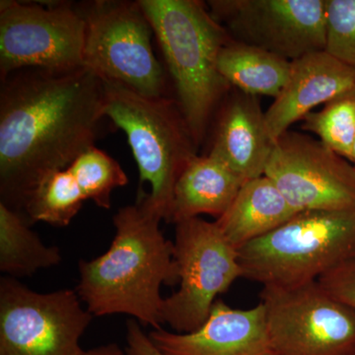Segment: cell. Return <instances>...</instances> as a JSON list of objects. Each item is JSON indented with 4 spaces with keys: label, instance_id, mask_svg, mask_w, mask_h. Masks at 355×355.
Returning a JSON list of instances; mask_svg holds the SVG:
<instances>
[{
    "label": "cell",
    "instance_id": "12",
    "mask_svg": "<svg viewBox=\"0 0 355 355\" xmlns=\"http://www.w3.org/2000/svg\"><path fill=\"white\" fill-rule=\"evenodd\" d=\"M265 176L298 211L355 209V167L320 140L284 132L273 144Z\"/></svg>",
    "mask_w": 355,
    "mask_h": 355
},
{
    "label": "cell",
    "instance_id": "28",
    "mask_svg": "<svg viewBox=\"0 0 355 355\" xmlns=\"http://www.w3.org/2000/svg\"><path fill=\"white\" fill-rule=\"evenodd\" d=\"M266 355H275V354H272V352H270V354H266Z\"/></svg>",
    "mask_w": 355,
    "mask_h": 355
},
{
    "label": "cell",
    "instance_id": "4",
    "mask_svg": "<svg viewBox=\"0 0 355 355\" xmlns=\"http://www.w3.org/2000/svg\"><path fill=\"white\" fill-rule=\"evenodd\" d=\"M104 83V81H103ZM104 116L125 132L139 166L140 184L149 193L137 202L169 221L175 184L198 155V146L177 100L149 97L113 83H104Z\"/></svg>",
    "mask_w": 355,
    "mask_h": 355
},
{
    "label": "cell",
    "instance_id": "18",
    "mask_svg": "<svg viewBox=\"0 0 355 355\" xmlns=\"http://www.w3.org/2000/svg\"><path fill=\"white\" fill-rule=\"evenodd\" d=\"M291 62L231 39L218 58V70L231 87L246 94L277 98L291 72Z\"/></svg>",
    "mask_w": 355,
    "mask_h": 355
},
{
    "label": "cell",
    "instance_id": "1",
    "mask_svg": "<svg viewBox=\"0 0 355 355\" xmlns=\"http://www.w3.org/2000/svg\"><path fill=\"white\" fill-rule=\"evenodd\" d=\"M104 95V83L85 67L22 69L1 79L0 203L22 214L44 175L95 146Z\"/></svg>",
    "mask_w": 355,
    "mask_h": 355
},
{
    "label": "cell",
    "instance_id": "2",
    "mask_svg": "<svg viewBox=\"0 0 355 355\" xmlns=\"http://www.w3.org/2000/svg\"><path fill=\"white\" fill-rule=\"evenodd\" d=\"M158 216L141 202L118 210L108 251L79 261L76 291L94 317L125 314L160 329L162 286L179 284L174 244L166 239Z\"/></svg>",
    "mask_w": 355,
    "mask_h": 355
},
{
    "label": "cell",
    "instance_id": "9",
    "mask_svg": "<svg viewBox=\"0 0 355 355\" xmlns=\"http://www.w3.org/2000/svg\"><path fill=\"white\" fill-rule=\"evenodd\" d=\"M76 289L40 293L0 279V355H78L93 320Z\"/></svg>",
    "mask_w": 355,
    "mask_h": 355
},
{
    "label": "cell",
    "instance_id": "3",
    "mask_svg": "<svg viewBox=\"0 0 355 355\" xmlns=\"http://www.w3.org/2000/svg\"><path fill=\"white\" fill-rule=\"evenodd\" d=\"M169 70L177 102L198 147L214 114L232 87L218 70L230 41L226 30L198 0H139Z\"/></svg>",
    "mask_w": 355,
    "mask_h": 355
},
{
    "label": "cell",
    "instance_id": "29",
    "mask_svg": "<svg viewBox=\"0 0 355 355\" xmlns=\"http://www.w3.org/2000/svg\"><path fill=\"white\" fill-rule=\"evenodd\" d=\"M349 355H355V352H352V354H350Z\"/></svg>",
    "mask_w": 355,
    "mask_h": 355
},
{
    "label": "cell",
    "instance_id": "8",
    "mask_svg": "<svg viewBox=\"0 0 355 355\" xmlns=\"http://www.w3.org/2000/svg\"><path fill=\"white\" fill-rule=\"evenodd\" d=\"M86 23L78 4L0 1V79L22 69L83 67Z\"/></svg>",
    "mask_w": 355,
    "mask_h": 355
},
{
    "label": "cell",
    "instance_id": "13",
    "mask_svg": "<svg viewBox=\"0 0 355 355\" xmlns=\"http://www.w3.org/2000/svg\"><path fill=\"white\" fill-rule=\"evenodd\" d=\"M148 336L163 355H266L272 352L261 303L242 310L217 300L209 317L198 330L179 334L154 329Z\"/></svg>",
    "mask_w": 355,
    "mask_h": 355
},
{
    "label": "cell",
    "instance_id": "25",
    "mask_svg": "<svg viewBox=\"0 0 355 355\" xmlns=\"http://www.w3.org/2000/svg\"><path fill=\"white\" fill-rule=\"evenodd\" d=\"M128 355H163L151 342L140 327L139 322L130 319L127 323V347Z\"/></svg>",
    "mask_w": 355,
    "mask_h": 355
},
{
    "label": "cell",
    "instance_id": "23",
    "mask_svg": "<svg viewBox=\"0 0 355 355\" xmlns=\"http://www.w3.org/2000/svg\"><path fill=\"white\" fill-rule=\"evenodd\" d=\"M324 51L355 70V0H326Z\"/></svg>",
    "mask_w": 355,
    "mask_h": 355
},
{
    "label": "cell",
    "instance_id": "26",
    "mask_svg": "<svg viewBox=\"0 0 355 355\" xmlns=\"http://www.w3.org/2000/svg\"><path fill=\"white\" fill-rule=\"evenodd\" d=\"M78 355H128L125 349H121L118 343H108L100 345L94 349L84 350Z\"/></svg>",
    "mask_w": 355,
    "mask_h": 355
},
{
    "label": "cell",
    "instance_id": "22",
    "mask_svg": "<svg viewBox=\"0 0 355 355\" xmlns=\"http://www.w3.org/2000/svg\"><path fill=\"white\" fill-rule=\"evenodd\" d=\"M302 130L313 132L334 153L352 163L355 142V93L327 103L303 119Z\"/></svg>",
    "mask_w": 355,
    "mask_h": 355
},
{
    "label": "cell",
    "instance_id": "19",
    "mask_svg": "<svg viewBox=\"0 0 355 355\" xmlns=\"http://www.w3.org/2000/svg\"><path fill=\"white\" fill-rule=\"evenodd\" d=\"M60 249L46 246L24 216L0 203V270L7 277H31L62 263Z\"/></svg>",
    "mask_w": 355,
    "mask_h": 355
},
{
    "label": "cell",
    "instance_id": "11",
    "mask_svg": "<svg viewBox=\"0 0 355 355\" xmlns=\"http://www.w3.org/2000/svg\"><path fill=\"white\" fill-rule=\"evenodd\" d=\"M207 6L234 41L289 62L324 51L326 0H210Z\"/></svg>",
    "mask_w": 355,
    "mask_h": 355
},
{
    "label": "cell",
    "instance_id": "24",
    "mask_svg": "<svg viewBox=\"0 0 355 355\" xmlns=\"http://www.w3.org/2000/svg\"><path fill=\"white\" fill-rule=\"evenodd\" d=\"M318 282L334 297L355 309V259L338 266Z\"/></svg>",
    "mask_w": 355,
    "mask_h": 355
},
{
    "label": "cell",
    "instance_id": "5",
    "mask_svg": "<svg viewBox=\"0 0 355 355\" xmlns=\"http://www.w3.org/2000/svg\"><path fill=\"white\" fill-rule=\"evenodd\" d=\"M243 277L263 287L317 282L355 259V209L306 210L238 250Z\"/></svg>",
    "mask_w": 355,
    "mask_h": 355
},
{
    "label": "cell",
    "instance_id": "7",
    "mask_svg": "<svg viewBox=\"0 0 355 355\" xmlns=\"http://www.w3.org/2000/svg\"><path fill=\"white\" fill-rule=\"evenodd\" d=\"M175 225L173 244L180 286L164 298L161 320L176 333L186 334L205 324L218 295L243 277V272L238 250L216 221L196 217Z\"/></svg>",
    "mask_w": 355,
    "mask_h": 355
},
{
    "label": "cell",
    "instance_id": "27",
    "mask_svg": "<svg viewBox=\"0 0 355 355\" xmlns=\"http://www.w3.org/2000/svg\"><path fill=\"white\" fill-rule=\"evenodd\" d=\"M352 163L354 164L355 167V142L354 146V150H352Z\"/></svg>",
    "mask_w": 355,
    "mask_h": 355
},
{
    "label": "cell",
    "instance_id": "15",
    "mask_svg": "<svg viewBox=\"0 0 355 355\" xmlns=\"http://www.w3.org/2000/svg\"><path fill=\"white\" fill-rule=\"evenodd\" d=\"M216 114L209 155L220 161L244 184L263 176L273 142L256 96L233 88Z\"/></svg>",
    "mask_w": 355,
    "mask_h": 355
},
{
    "label": "cell",
    "instance_id": "16",
    "mask_svg": "<svg viewBox=\"0 0 355 355\" xmlns=\"http://www.w3.org/2000/svg\"><path fill=\"white\" fill-rule=\"evenodd\" d=\"M298 212L277 184L263 175L243 184L216 223L227 241L239 250L282 227Z\"/></svg>",
    "mask_w": 355,
    "mask_h": 355
},
{
    "label": "cell",
    "instance_id": "6",
    "mask_svg": "<svg viewBox=\"0 0 355 355\" xmlns=\"http://www.w3.org/2000/svg\"><path fill=\"white\" fill-rule=\"evenodd\" d=\"M78 6L86 23L83 67L104 83L165 96L164 69L154 55L153 27L139 2L96 0Z\"/></svg>",
    "mask_w": 355,
    "mask_h": 355
},
{
    "label": "cell",
    "instance_id": "14",
    "mask_svg": "<svg viewBox=\"0 0 355 355\" xmlns=\"http://www.w3.org/2000/svg\"><path fill=\"white\" fill-rule=\"evenodd\" d=\"M352 93L355 70L326 51L293 60L286 85L265 113L268 137L275 144L315 107Z\"/></svg>",
    "mask_w": 355,
    "mask_h": 355
},
{
    "label": "cell",
    "instance_id": "10",
    "mask_svg": "<svg viewBox=\"0 0 355 355\" xmlns=\"http://www.w3.org/2000/svg\"><path fill=\"white\" fill-rule=\"evenodd\" d=\"M270 349L275 355H349L355 352V309L319 282L263 287Z\"/></svg>",
    "mask_w": 355,
    "mask_h": 355
},
{
    "label": "cell",
    "instance_id": "21",
    "mask_svg": "<svg viewBox=\"0 0 355 355\" xmlns=\"http://www.w3.org/2000/svg\"><path fill=\"white\" fill-rule=\"evenodd\" d=\"M69 168L86 200L102 209H109L112 193L128 183L120 163L96 146L81 153Z\"/></svg>",
    "mask_w": 355,
    "mask_h": 355
},
{
    "label": "cell",
    "instance_id": "20",
    "mask_svg": "<svg viewBox=\"0 0 355 355\" xmlns=\"http://www.w3.org/2000/svg\"><path fill=\"white\" fill-rule=\"evenodd\" d=\"M86 198L69 168L44 175L26 198L22 216L30 225L46 222L67 227Z\"/></svg>",
    "mask_w": 355,
    "mask_h": 355
},
{
    "label": "cell",
    "instance_id": "17",
    "mask_svg": "<svg viewBox=\"0 0 355 355\" xmlns=\"http://www.w3.org/2000/svg\"><path fill=\"white\" fill-rule=\"evenodd\" d=\"M244 184L220 161L209 155L196 156L175 184L169 221L172 223L207 214L223 216Z\"/></svg>",
    "mask_w": 355,
    "mask_h": 355
}]
</instances>
